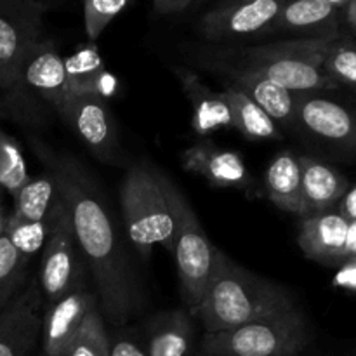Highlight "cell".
Segmentation results:
<instances>
[{
  "label": "cell",
  "instance_id": "11",
  "mask_svg": "<svg viewBox=\"0 0 356 356\" xmlns=\"http://www.w3.org/2000/svg\"><path fill=\"white\" fill-rule=\"evenodd\" d=\"M58 113L96 159L106 163L118 159L117 127L106 97L72 90Z\"/></svg>",
  "mask_w": 356,
  "mask_h": 356
},
{
  "label": "cell",
  "instance_id": "16",
  "mask_svg": "<svg viewBox=\"0 0 356 356\" xmlns=\"http://www.w3.org/2000/svg\"><path fill=\"white\" fill-rule=\"evenodd\" d=\"M183 167L214 186L238 188L243 191H250L254 186L242 156L232 149L219 148L209 139H202L183 153Z\"/></svg>",
  "mask_w": 356,
  "mask_h": 356
},
{
  "label": "cell",
  "instance_id": "30",
  "mask_svg": "<svg viewBox=\"0 0 356 356\" xmlns=\"http://www.w3.org/2000/svg\"><path fill=\"white\" fill-rule=\"evenodd\" d=\"M83 26L89 40H97L108 24L125 9L129 0H82Z\"/></svg>",
  "mask_w": 356,
  "mask_h": 356
},
{
  "label": "cell",
  "instance_id": "25",
  "mask_svg": "<svg viewBox=\"0 0 356 356\" xmlns=\"http://www.w3.org/2000/svg\"><path fill=\"white\" fill-rule=\"evenodd\" d=\"M70 79V92H94L106 97L113 92L115 79L104 70L96 47L82 49L65 58Z\"/></svg>",
  "mask_w": 356,
  "mask_h": 356
},
{
  "label": "cell",
  "instance_id": "27",
  "mask_svg": "<svg viewBox=\"0 0 356 356\" xmlns=\"http://www.w3.org/2000/svg\"><path fill=\"white\" fill-rule=\"evenodd\" d=\"M322 68L337 86L356 90V38L337 35L327 51Z\"/></svg>",
  "mask_w": 356,
  "mask_h": 356
},
{
  "label": "cell",
  "instance_id": "2",
  "mask_svg": "<svg viewBox=\"0 0 356 356\" xmlns=\"http://www.w3.org/2000/svg\"><path fill=\"white\" fill-rule=\"evenodd\" d=\"M294 308L298 305L287 289L245 270L218 250L211 282L193 313L205 334H212Z\"/></svg>",
  "mask_w": 356,
  "mask_h": 356
},
{
  "label": "cell",
  "instance_id": "39",
  "mask_svg": "<svg viewBox=\"0 0 356 356\" xmlns=\"http://www.w3.org/2000/svg\"><path fill=\"white\" fill-rule=\"evenodd\" d=\"M205 2H209V0H195V3H197V6H202V3H205Z\"/></svg>",
  "mask_w": 356,
  "mask_h": 356
},
{
  "label": "cell",
  "instance_id": "21",
  "mask_svg": "<svg viewBox=\"0 0 356 356\" xmlns=\"http://www.w3.org/2000/svg\"><path fill=\"white\" fill-rule=\"evenodd\" d=\"M191 104V127L198 136H209L219 129L233 127L229 108L222 92H214L200 76L188 68H174Z\"/></svg>",
  "mask_w": 356,
  "mask_h": 356
},
{
  "label": "cell",
  "instance_id": "4",
  "mask_svg": "<svg viewBox=\"0 0 356 356\" xmlns=\"http://www.w3.org/2000/svg\"><path fill=\"white\" fill-rule=\"evenodd\" d=\"M163 174L149 163H134L120 186V205L124 228L136 252L148 259L153 247L162 245L172 252L174 219Z\"/></svg>",
  "mask_w": 356,
  "mask_h": 356
},
{
  "label": "cell",
  "instance_id": "22",
  "mask_svg": "<svg viewBox=\"0 0 356 356\" xmlns=\"http://www.w3.org/2000/svg\"><path fill=\"white\" fill-rule=\"evenodd\" d=\"M266 195L275 207L291 214L302 216L301 167L299 156L284 149L270 162L264 177Z\"/></svg>",
  "mask_w": 356,
  "mask_h": 356
},
{
  "label": "cell",
  "instance_id": "9",
  "mask_svg": "<svg viewBox=\"0 0 356 356\" xmlns=\"http://www.w3.org/2000/svg\"><path fill=\"white\" fill-rule=\"evenodd\" d=\"M14 198V209L7 216L3 235L13 242L17 252L31 259L44 249L52 209L59 198V188L49 170L30 177Z\"/></svg>",
  "mask_w": 356,
  "mask_h": 356
},
{
  "label": "cell",
  "instance_id": "32",
  "mask_svg": "<svg viewBox=\"0 0 356 356\" xmlns=\"http://www.w3.org/2000/svg\"><path fill=\"white\" fill-rule=\"evenodd\" d=\"M334 284L341 289L356 292V256L350 257V259H346L341 264Z\"/></svg>",
  "mask_w": 356,
  "mask_h": 356
},
{
  "label": "cell",
  "instance_id": "7",
  "mask_svg": "<svg viewBox=\"0 0 356 356\" xmlns=\"http://www.w3.org/2000/svg\"><path fill=\"white\" fill-rule=\"evenodd\" d=\"M83 264L86 263L73 233L68 209L59 195L49 221L47 238L44 243L40 271L37 277L47 306L54 305L66 294L82 287Z\"/></svg>",
  "mask_w": 356,
  "mask_h": 356
},
{
  "label": "cell",
  "instance_id": "19",
  "mask_svg": "<svg viewBox=\"0 0 356 356\" xmlns=\"http://www.w3.org/2000/svg\"><path fill=\"white\" fill-rule=\"evenodd\" d=\"M226 76L225 83L245 94L264 113L275 122L296 124V92L271 82L259 73L249 70L229 68V66H212Z\"/></svg>",
  "mask_w": 356,
  "mask_h": 356
},
{
  "label": "cell",
  "instance_id": "24",
  "mask_svg": "<svg viewBox=\"0 0 356 356\" xmlns=\"http://www.w3.org/2000/svg\"><path fill=\"white\" fill-rule=\"evenodd\" d=\"M226 104L232 115V124L236 131L242 132L245 138L257 141H277L282 139V132L273 118L268 117L252 99L225 83L222 90Z\"/></svg>",
  "mask_w": 356,
  "mask_h": 356
},
{
  "label": "cell",
  "instance_id": "26",
  "mask_svg": "<svg viewBox=\"0 0 356 356\" xmlns=\"http://www.w3.org/2000/svg\"><path fill=\"white\" fill-rule=\"evenodd\" d=\"M28 263L30 259L21 256L6 235L0 236V313L19 294Z\"/></svg>",
  "mask_w": 356,
  "mask_h": 356
},
{
  "label": "cell",
  "instance_id": "17",
  "mask_svg": "<svg viewBox=\"0 0 356 356\" xmlns=\"http://www.w3.org/2000/svg\"><path fill=\"white\" fill-rule=\"evenodd\" d=\"M350 221L336 209L301 218L298 242L308 259L323 266H336L346 261V240Z\"/></svg>",
  "mask_w": 356,
  "mask_h": 356
},
{
  "label": "cell",
  "instance_id": "12",
  "mask_svg": "<svg viewBox=\"0 0 356 356\" xmlns=\"http://www.w3.org/2000/svg\"><path fill=\"white\" fill-rule=\"evenodd\" d=\"M42 305L38 278H31L0 313V356H30L42 336Z\"/></svg>",
  "mask_w": 356,
  "mask_h": 356
},
{
  "label": "cell",
  "instance_id": "33",
  "mask_svg": "<svg viewBox=\"0 0 356 356\" xmlns=\"http://www.w3.org/2000/svg\"><path fill=\"white\" fill-rule=\"evenodd\" d=\"M193 3L195 0H153V10L160 16H170L184 13Z\"/></svg>",
  "mask_w": 356,
  "mask_h": 356
},
{
  "label": "cell",
  "instance_id": "36",
  "mask_svg": "<svg viewBox=\"0 0 356 356\" xmlns=\"http://www.w3.org/2000/svg\"><path fill=\"white\" fill-rule=\"evenodd\" d=\"M343 17H344V21L348 23V26H350V30L353 31L355 37H356V0H351L350 6L344 9Z\"/></svg>",
  "mask_w": 356,
  "mask_h": 356
},
{
  "label": "cell",
  "instance_id": "34",
  "mask_svg": "<svg viewBox=\"0 0 356 356\" xmlns=\"http://www.w3.org/2000/svg\"><path fill=\"white\" fill-rule=\"evenodd\" d=\"M336 211L339 212L343 218H346L350 222L356 221V184L348 188L344 197L341 198L339 204H337Z\"/></svg>",
  "mask_w": 356,
  "mask_h": 356
},
{
  "label": "cell",
  "instance_id": "3",
  "mask_svg": "<svg viewBox=\"0 0 356 356\" xmlns=\"http://www.w3.org/2000/svg\"><path fill=\"white\" fill-rule=\"evenodd\" d=\"M336 37L294 38L250 47H216L207 52L209 66L249 70L291 92L337 89L323 72V59Z\"/></svg>",
  "mask_w": 356,
  "mask_h": 356
},
{
  "label": "cell",
  "instance_id": "10",
  "mask_svg": "<svg viewBox=\"0 0 356 356\" xmlns=\"http://www.w3.org/2000/svg\"><path fill=\"white\" fill-rule=\"evenodd\" d=\"M287 0H219L198 23L202 37L212 44L268 35Z\"/></svg>",
  "mask_w": 356,
  "mask_h": 356
},
{
  "label": "cell",
  "instance_id": "5",
  "mask_svg": "<svg viewBox=\"0 0 356 356\" xmlns=\"http://www.w3.org/2000/svg\"><path fill=\"white\" fill-rule=\"evenodd\" d=\"M309 341L299 308L264 316L229 330L205 334L204 356H298Z\"/></svg>",
  "mask_w": 356,
  "mask_h": 356
},
{
  "label": "cell",
  "instance_id": "31",
  "mask_svg": "<svg viewBox=\"0 0 356 356\" xmlns=\"http://www.w3.org/2000/svg\"><path fill=\"white\" fill-rule=\"evenodd\" d=\"M110 356H148V353L136 341L117 336L110 339Z\"/></svg>",
  "mask_w": 356,
  "mask_h": 356
},
{
  "label": "cell",
  "instance_id": "14",
  "mask_svg": "<svg viewBox=\"0 0 356 356\" xmlns=\"http://www.w3.org/2000/svg\"><path fill=\"white\" fill-rule=\"evenodd\" d=\"M296 124L330 145L356 148V117L329 97L315 92L296 94Z\"/></svg>",
  "mask_w": 356,
  "mask_h": 356
},
{
  "label": "cell",
  "instance_id": "13",
  "mask_svg": "<svg viewBox=\"0 0 356 356\" xmlns=\"http://www.w3.org/2000/svg\"><path fill=\"white\" fill-rule=\"evenodd\" d=\"M30 90L40 99L59 111L63 101L70 92V79L66 61L52 40L38 42L24 58L19 72V82L10 96Z\"/></svg>",
  "mask_w": 356,
  "mask_h": 356
},
{
  "label": "cell",
  "instance_id": "15",
  "mask_svg": "<svg viewBox=\"0 0 356 356\" xmlns=\"http://www.w3.org/2000/svg\"><path fill=\"white\" fill-rule=\"evenodd\" d=\"M97 306L96 294L79 287L49 305L42 316V350L45 356H66L90 309Z\"/></svg>",
  "mask_w": 356,
  "mask_h": 356
},
{
  "label": "cell",
  "instance_id": "28",
  "mask_svg": "<svg viewBox=\"0 0 356 356\" xmlns=\"http://www.w3.org/2000/svg\"><path fill=\"white\" fill-rule=\"evenodd\" d=\"M30 181L26 159L17 143L0 129V188L16 197Z\"/></svg>",
  "mask_w": 356,
  "mask_h": 356
},
{
  "label": "cell",
  "instance_id": "35",
  "mask_svg": "<svg viewBox=\"0 0 356 356\" xmlns=\"http://www.w3.org/2000/svg\"><path fill=\"white\" fill-rule=\"evenodd\" d=\"M353 256H356V221L350 222L346 240V259H350Z\"/></svg>",
  "mask_w": 356,
  "mask_h": 356
},
{
  "label": "cell",
  "instance_id": "8",
  "mask_svg": "<svg viewBox=\"0 0 356 356\" xmlns=\"http://www.w3.org/2000/svg\"><path fill=\"white\" fill-rule=\"evenodd\" d=\"M42 0H0V90L13 92L28 52L44 40Z\"/></svg>",
  "mask_w": 356,
  "mask_h": 356
},
{
  "label": "cell",
  "instance_id": "38",
  "mask_svg": "<svg viewBox=\"0 0 356 356\" xmlns=\"http://www.w3.org/2000/svg\"><path fill=\"white\" fill-rule=\"evenodd\" d=\"M327 3H330L332 7H336L337 10H341V13H344V9H346L348 6H350L351 0H325Z\"/></svg>",
  "mask_w": 356,
  "mask_h": 356
},
{
  "label": "cell",
  "instance_id": "29",
  "mask_svg": "<svg viewBox=\"0 0 356 356\" xmlns=\"http://www.w3.org/2000/svg\"><path fill=\"white\" fill-rule=\"evenodd\" d=\"M66 356H110V336L104 327L99 306L90 309Z\"/></svg>",
  "mask_w": 356,
  "mask_h": 356
},
{
  "label": "cell",
  "instance_id": "37",
  "mask_svg": "<svg viewBox=\"0 0 356 356\" xmlns=\"http://www.w3.org/2000/svg\"><path fill=\"white\" fill-rule=\"evenodd\" d=\"M6 222H7V216H6V209H3L2 195H0V236H2L3 232H6Z\"/></svg>",
  "mask_w": 356,
  "mask_h": 356
},
{
  "label": "cell",
  "instance_id": "23",
  "mask_svg": "<svg viewBox=\"0 0 356 356\" xmlns=\"http://www.w3.org/2000/svg\"><path fill=\"white\" fill-rule=\"evenodd\" d=\"M193 322L184 309L162 313L148 329V356H184L193 341Z\"/></svg>",
  "mask_w": 356,
  "mask_h": 356
},
{
  "label": "cell",
  "instance_id": "6",
  "mask_svg": "<svg viewBox=\"0 0 356 356\" xmlns=\"http://www.w3.org/2000/svg\"><path fill=\"white\" fill-rule=\"evenodd\" d=\"M163 183L176 219L172 254L176 259L177 277L188 306L193 312L200 305L205 289L211 282L219 249L212 245L195 211L183 193L174 186L172 181L163 177Z\"/></svg>",
  "mask_w": 356,
  "mask_h": 356
},
{
  "label": "cell",
  "instance_id": "40",
  "mask_svg": "<svg viewBox=\"0 0 356 356\" xmlns=\"http://www.w3.org/2000/svg\"><path fill=\"white\" fill-rule=\"evenodd\" d=\"M44 356H45V355H44Z\"/></svg>",
  "mask_w": 356,
  "mask_h": 356
},
{
  "label": "cell",
  "instance_id": "1",
  "mask_svg": "<svg viewBox=\"0 0 356 356\" xmlns=\"http://www.w3.org/2000/svg\"><path fill=\"white\" fill-rule=\"evenodd\" d=\"M33 149L58 183L80 254L94 278L101 315L113 325L129 322L141 312L143 292L103 193L73 156L58 155L40 143H33Z\"/></svg>",
  "mask_w": 356,
  "mask_h": 356
},
{
  "label": "cell",
  "instance_id": "18",
  "mask_svg": "<svg viewBox=\"0 0 356 356\" xmlns=\"http://www.w3.org/2000/svg\"><path fill=\"white\" fill-rule=\"evenodd\" d=\"M343 13L325 0H287L268 33H294L299 38L337 37Z\"/></svg>",
  "mask_w": 356,
  "mask_h": 356
},
{
  "label": "cell",
  "instance_id": "20",
  "mask_svg": "<svg viewBox=\"0 0 356 356\" xmlns=\"http://www.w3.org/2000/svg\"><path fill=\"white\" fill-rule=\"evenodd\" d=\"M301 167L302 216H315L332 211L350 188L348 179L329 163L313 156H299Z\"/></svg>",
  "mask_w": 356,
  "mask_h": 356
}]
</instances>
